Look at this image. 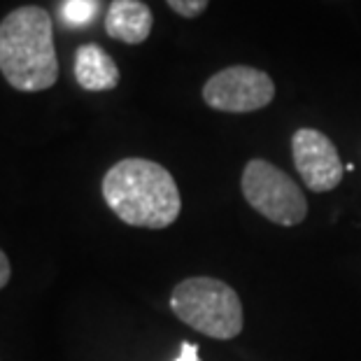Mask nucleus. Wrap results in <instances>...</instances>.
<instances>
[{
	"label": "nucleus",
	"instance_id": "obj_10",
	"mask_svg": "<svg viewBox=\"0 0 361 361\" xmlns=\"http://www.w3.org/2000/svg\"><path fill=\"white\" fill-rule=\"evenodd\" d=\"M168 7L184 19H196L207 10L210 0H166Z\"/></svg>",
	"mask_w": 361,
	"mask_h": 361
},
{
	"label": "nucleus",
	"instance_id": "obj_7",
	"mask_svg": "<svg viewBox=\"0 0 361 361\" xmlns=\"http://www.w3.org/2000/svg\"><path fill=\"white\" fill-rule=\"evenodd\" d=\"M154 17L142 0H112L105 14V33L124 44H142L152 33Z\"/></svg>",
	"mask_w": 361,
	"mask_h": 361
},
{
	"label": "nucleus",
	"instance_id": "obj_2",
	"mask_svg": "<svg viewBox=\"0 0 361 361\" xmlns=\"http://www.w3.org/2000/svg\"><path fill=\"white\" fill-rule=\"evenodd\" d=\"M0 75L12 89L26 94L56 84L54 24L44 7L21 5L0 21Z\"/></svg>",
	"mask_w": 361,
	"mask_h": 361
},
{
	"label": "nucleus",
	"instance_id": "obj_5",
	"mask_svg": "<svg viewBox=\"0 0 361 361\" xmlns=\"http://www.w3.org/2000/svg\"><path fill=\"white\" fill-rule=\"evenodd\" d=\"M275 98L271 75L252 66H228L203 84V101L217 112L247 114L264 110Z\"/></svg>",
	"mask_w": 361,
	"mask_h": 361
},
{
	"label": "nucleus",
	"instance_id": "obj_12",
	"mask_svg": "<svg viewBox=\"0 0 361 361\" xmlns=\"http://www.w3.org/2000/svg\"><path fill=\"white\" fill-rule=\"evenodd\" d=\"M12 278V266H10V259L3 250H0V291L7 287V282Z\"/></svg>",
	"mask_w": 361,
	"mask_h": 361
},
{
	"label": "nucleus",
	"instance_id": "obj_4",
	"mask_svg": "<svg viewBox=\"0 0 361 361\" xmlns=\"http://www.w3.org/2000/svg\"><path fill=\"white\" fill-rule=\"evenodd\" d=\"M240 189L252 210L278 226H296L308 217L303 189L266 159H250L245 164Z\"/></svg>",
	"mask_w": 361,
	"mask_h": 361
},
{
	"label": "nucleus",
	"instance_id": "obj_11",
	"mask_svg": "<svg viewBox=\"0 0 361 361\" xmlns=\"http://www.w3.org/2000/svg\"><path fill=\"white\" fill-rule=\"evenodd\" d=\"M173 361H201V359H198V345L184 341L182 348H180V355L175 357Z\"/></svg>",
	"mask_w": 361,
	"mask_h": 361
},
{
	"label": "nucleus",
	"instance_id": "obj_8",
	"mask_svg": "<svg viewBox=\"0 0 361 361\" xmlns=\"http://www.w3.org/2000/svg\"><path fill=\"white\" fill-rule=\"evenodd\" d=\"M75 80L84 91H112L119 84V68L101 44H82L75 51Z\"/></svg>",
	"mask_w": 361,
	"mask_h": 361
},
{
	"label": "nucleus",
	"instance_id": "obj_6",
	"mask_svg": "<svg viewBox=\"0 0 361 361\" xmlns=\"http://www.w3.org/2000/svg\"><path fill=\"white\" fill-rule=\"evenodd\" d=\"M291 157L296 173L314 194L334 191L343 182V161L331 137L317 128H298L291 135Z\"/></svg>",
	"mask_w": 361,
	"mask_h": 361
},
{
	"label": "nucleus",
	"instance_id": "obj_1",
	"mask_svg": "<svg viewBox=\"0 0 361 361\" xmlns=\"http://www.w3.org/2000/svg\"><path fill=\"white\" fill-rule=\"evenodd\" d=\"M107 207L128 226L161 231L175 224L182 212L175 178L157 161L130 157L117 161L103 178Z\"/></svg>",
	"mask_w": 361,
	"mask_h": 361
},
{
	"label": "nucleus",
	"instance_id": "obj_3",
	"mask_svg": "<svg viewBox=\"0 0 361 361\" xmlns=\"http://www.w3.org/2000/svg\"><path fill=\"white\" fill-rule=\"evenodd\" d=\"M171 310L175 317L214 341H233L243 334V301L231 284L217 278H187L173 287Z\"/></svg>",
	"mask_w": 361,
	"mask_h": 361
},
{
	"label": "nucleus",
	"instance_id": "obj_9",
	"mask_svg": "<svg viewBox=\"0 0 361 361\" xmlns=\"http://www.w3.org/2000/svg\"><path fill=\"white\" fill-rule=\"evenodd\" d=\"M96 12L98 0H63V5H61V19L73 28L91 24Z\"/></svg>",
	"mask_w": 361,
	"mask_h": 361
}]
</instances>
